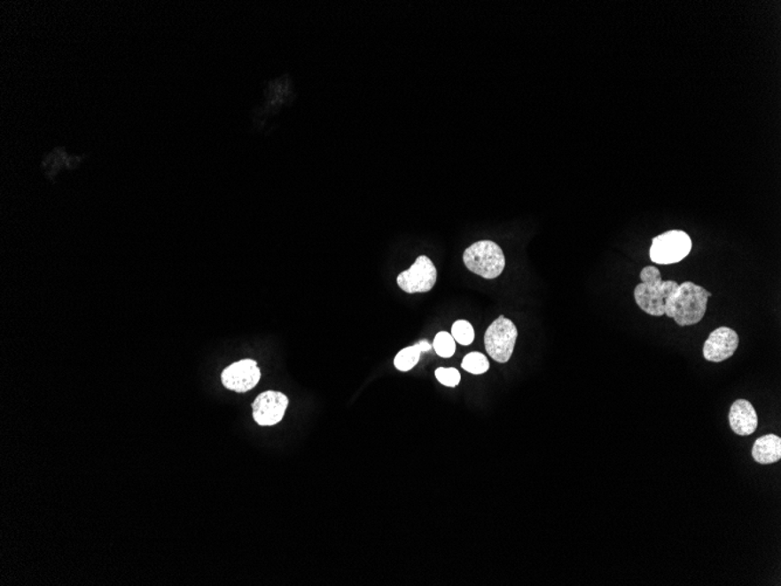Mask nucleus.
<instances>
[{
  "label": "nucleus",
  "instance_id": "39448f33",
  "mask_svg": "<svg viewBox=\"0 0 781 586\" xmlns=\"http://www.w3.org/2000/svg\"><path fill=\"white\" fill-rule=\"evenodd\" d=\"M519 336L516 325L504 315L495 320L487 329L485 346L487 353L498 363L511 360Z\"/></svg>",
  "mask_w": 781,
  "mask_h": 586
},
{
  "label": "nucleus",
  "instance_id": "6e6552de",
  "mask_svg": "<svg viewBox=\"0 0 781 586\" xmlns=\"http://www.w3.org/2000/svg\"><path fill=\"white\" fill-rule=\"evenodd\" d=\"M262 379V370L254 360H241L227 366L222 373V383L227 390L245 394L254 389Z\"/></svg>",
  "mask_w": 781,
  "mask_h": 586
},
{
  "label": "nucleus",
  "instance_id": "ddd939ff",
  "mask_svg": "<svg viewBox=\"0 0 781 586\" xmlns=\"http://www.w3.org/2000/svg\"><path fill=\"white\" fill-rule=\"evenodd\" d=\"M462 369L465 371L473 373V375H482L489 370V362H488L485 355L481 353H471L465 355L462 361Z\"/></svg>",
  "mask_w": 781,
  "mask_h": 586
},
{
  "label": "nucleus",
  "instance_id": "4468645a",
  "mask_svg": "<svg viewBox=\"0 0 781 586\" xmlns=\"http://www.w3.org/2000/svg\"><path fill=\"white\" fill-rule=\"evenodd\" d=\"M433 348H434L435 353L438 354L440 357H452L453 355L456 354V340L453 339L452 334H449L447 332H440L439 334L435 336L434 342H433Z\"/></svg>",
  "mask_w": 781,
  "mask_h": 586
},
{
  "label": "nucleus",
  "instance_id": "0eeeda50",
  "mask_svg": "<svg viewBox=\"0 0 781 586\" xmlns=\"http://www.w3.org/2000/svg\"><path fill=\"white\" fill-rule=\"evenodd\" d=\"M288 405L289 399L282 392H262L253 402V418L260 426H274L284 419Z\"/></svg>",
  "mask_w": 781,
  "mask_h": 586
},
{
  "label": "nucleus",
  "instance_id": "f8f14e48",
  "mask_svg": "<svg viewBox=\"0 0 781 586\" xmlns=\"http://www.w3.org/2000/svg\"><path fill=\"white\" fill-rule=\"evenodd\" d=\"M421 354H423V351L420 349L419 343L405 348V349L399 351L394 358L395 368L399 371H410V370H412L414 366L419 363Z\"/></svg>",
  "mask_w": 781,
  "mask_h": 586
},
{
  "label": "nucleus",
  "instance_id": "7ed1b4c3",
  "mask_svg": "<svg viewBox=\"0 0 781 586\" xmlns=\"http://www.w3.org/2000/svg\"><path fill=\"white\" fill-rule=\"evenodd\" d=\"M464 262L471 272L485 277L496 279L504 273L505 256L502 248L491 240H481L473 244L464 253Z\"/></svg>",
  "mask_w": 781,
  "mask_h": 586
},
{
  "label": "nucleus",
  "instance_id": "9b49d317",
  "mask_svg": "<svg viewBox=\"0 0 781 586\" xmlns=\"http://www.w3.org/2000/svg\"><path fill=\"white\" fill-rule=\"evenodd\" d=\"M755 463L771 465L781 459V438L776 434H766L758 438L753 447Z\"/></svg>",
  "mask_w": 781,
  "mask_h": 586
},
{
  "label": "nucleus",
  "instance_id": "f3484780",
  "mask_svg": "<svg viewBox=\"0 0 781 586\" xmlns=\"http://www.w3.org/2000/svg\"><path fill=\"white\" fill-rule=\"evenodd\" d=\"M419 346H420V349H421V351H423V353H427V351H430L433 347V346H431L430 343L427 342V340H421V342L419 343Z\"/></svg>",
  "mask_w": 781,
  "mask_h": 586
},
{
  "label": "nucleus",
  "instance_id": "1a4fd4ad",
  "mask_svg": "<svg viewBox=\"0 0 781 586\" xmlns=\"http://www.w3.org/2000/svg\"><path fill=\"white\" fill-rule=\"evenodd\" d=\"M739 346V336L728 327H720L711 332L703 347V356L707 362L721 363L729 360Z\"/></svg>",
  "mask_w": 781,
  "mask_h": 586
},
{
  "label": "nucleus",
  "instance_id": "2eb2a0df",
  "mask_svg": "<svg viewBox=\"0 0 781 586\" xmlns=\"http://www.w3.org/2000/svg\"><path fill=\"white\" fill-rule=\"evenodd\" d=\"M452 336L458 344H461V346H469V344H472L473 340H474V328H473V325L469 324V322L458 320L454 322Z\"/></svg>",
  "mask_w": 781,
  "mask_h": 586
},
{
  "label": "nucleus",
  "instance_id": "f257e3e1",
  "mask_svg": "<svg viewBox=\"0 0 781 586\" xmlns=\"http://www.w3.org/2000/svg\"><path fill=\"white\" fill-rule=\"evenodd\" d=\"M710 296L711 293L707 289L694 282L685 281L678 285L676 291L667 298L665 315L674 318L680 327L698 324L707 313Z\"/></svg>",
  "mask_w": 781,
  "mask_h": 586
},
{
  "label": "nucleus",
  "instance_id": "f03ea898",
  "mask_svg": "<svg viewBox=\"0 0 781 586\" xmlns=\"http://www.w3.org/2000/svg\"><path fill=\"white\" fill-rule=\"evenodd\" d=\"M640 279L641 284L634 291L637 306L652 316H663L666 300L676 291L677 282L662 280L661 273L654 266L644 267Z\"/></svg>",
  "mask_w": 781,
  "mask_h": 586
},
{
  "label": "nucleus",
  "instance_id": "9d476101",
  "mask_svg": "<svg viewBox=\"0 0 781 586\" xmlns=\"http://www.w3.org/2000/svg\"><path fill=\"white\" fill-rule=\"evenodd\" d=\"M729 423L736 434L742 437L754 434L758 427V416L753 404L746 399H737L730 409Z\"/></svg>",
  "mask_w": 781,
  "mask_h": 586
},
{
  "label": "nucleus",
  "instance_id": "423d86ee",
  "mask_svg": "<svg viewBox=\"0 0 781 586\" xmlns=\"http://www.w3.org/2000/svg\"><path fill=\"white\" fill-rule=\"evenodd\" d=\"M436 279H438V272L434 263L428 256L420 255L410 270L399 274L397 284L402 291L414 294V293L430 292L434 287Z\"/></svg>",
  "mask_w": 781,
  "mask_h": 586
},
{
  "label": "nucleus",
  "instance_id": "dca6fc26",
  "mask_svg": "<svg viewBox=\"0 0 781 586\" xmlns=\"http://www.w3.org/2000/svg\"><path fill=\"white\" fill-rule=\"evenodd\" d=\"M435 377L439 383L449 387H456L461 380L460 372L454 368H439L435 370Z\"/></svg>",
  "mask_w": 781,
  "mask_h": 586
},
{
  "label": "nucleus",
  "instance_id": "20e7f679",
  "mask_svg": "<svg viewBox=\"0 0 781 586\" xmlns=\"http://www.w3.org/2000/svg\"><path fill=\"white\" fill-rule=\"evenodd\" d=\"M691 248L692 241L688 233L681 230H672L652 239L649 254L652 262L659 265H672L687 258Z\"/></svg>",
  "mask_w": 781,
  "mask_h": 586
}]
</instances>
